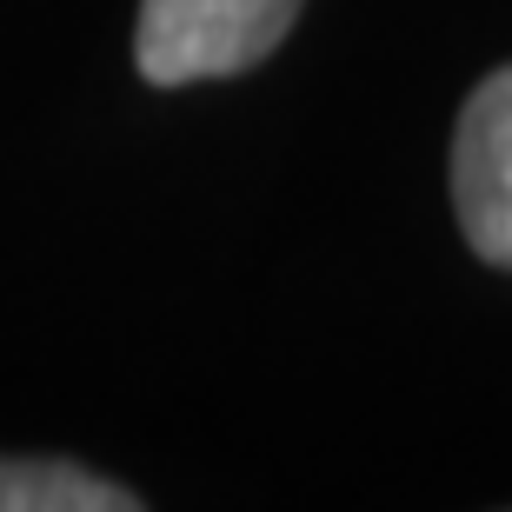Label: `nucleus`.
Wrapping results in <instances>:
<instances>
[{
    "label": "nucleus",
    "mask_w": 512,
    "mask_h": 512,
    "mask_svg": "<svg viewBox=\"0 0 512 512\" xmlns=\"http://www.w3.org/2000/svg\"><path fill=\"white\" fill-rule=\"evenodd\" d=\"M0 512H140V493L74 459H0Z\"/></svg>",
    "instance_id": "obj_3"
},
{
    "label": "nucleus",
    "mask_w": 512,
    "mask_h": 512,
    "mask_svg": "<svg viewBox=\"0 0 512 512\" xmlns=\"http://www.w3.org/2000/svg\"><path fill=\"white\" fill-rule=\"evenodd\" d=\"M306 0H140L133 60L153 87L253 74L300 20Z\"/></svg>",
    "instance_id": "obj_1"
},
{
    "label": "nucleus",
    "mask_w": 512,
    "mask_h": 512,
    "mask_svg": "<svg viewBox=\"0 0 512 512\" xmlns=\"http://www.w3.org/2000/svg\"><path fill=\"white\" fill-rule=\"evenodd\" d=\"M453 213L466 247L512 273V67L486 74L453 127Z\"/></svg>",
    "instance_id": "obj_2"
}]
</instances>
